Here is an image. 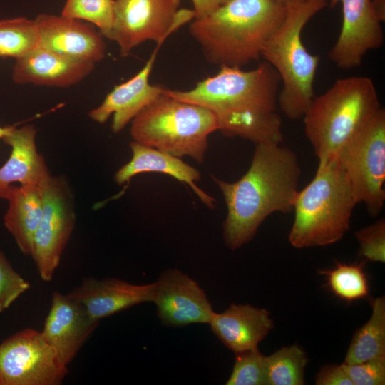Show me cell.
Here are the masks:
<instances>
[{
    "label": "cell",
    "instance_id": "cell-20",
    "mask_svg": "<svg viewBox=\"0 0 385 385\" xmlns=\"http://www.w3.org/2000/svg\"><path fill=\"white\" fill-rule=\"evenodd\" d=\"M208 324L235 354L258 348L260 342L274 327L267 309L248 304H231L223 312H214Z\"/></svg>",
    "mask_w": 385,
    "mask_h": 385
},
{
    "label": "cell",
    "instance_id": "cell-28",
    "mask_svg": "<svg viewBox=\"0 0 385 385\" xmlns=\"http://www.w3.org/2000/svg\"><path fill=\"white\" fill-rule=\"evenodd\" d=\"M225 384H266L265 356L258 348L235 353L232 371Z\"/></svg>",
    "mask_w": 385,
    "mask_h": 385
},
{
    "label": "cell",
    "instance_id": "cell-23",
    "mask_svg": "<svg viewBox=\"0 0 385 385\" xmlns=\"http://www.w3.org/2000/svg\"><path fill=\"white\" fill-rule=\"evenodd\" d=\"M371 307V316L355 332L344 364H354L385 357V298L374 299Z\"/></svg>",
    "mask_w": 385,
    "mask_h": 385
},
{
    "label": "cell",
    "instance_id": "cell-26",
    "mask_svg": "<svg viewBox=\"0 0 385 385\" xmlns=\"http://www.w3.org/2000/svg\"><path fill=\"white\" fill-rule=\"evenodd\" d=\"M38 45L35 20L17 17L0 20V57L19 58Z\"/></svg>",
    "mask_w": 385,
    "mask_h": 385
},
{
    "label": "cell",
    "instance_id": "cell-10",
    "mask_svg": "<svg viewBox=\"0 0 385 385\" xmlns=\"http://www.w3.org/2000/svg\"><path fill=\"white\" fill-rule=\"evenodd\" d=\"M68 372L41 332L26 329L0 344V385H58Z\"/></svg>",
    "mask_w": 385,
    "mask_h": 385
},
{
    "label": "cell",
    "instance_id": "cell-22",
    "mask_svg": "<svg viewBox=\"0 0 385 385\" xmlns=\"http://www.w3.org/2000/svg\"><path fill=\"white\" fill-rule=\"evenodd\" d=\"M6 200L9 207L4 217V225L20 250L31 255L34 237L43 215L42 187L13 186Z\"/></svg>",
    "mask_w": 385,
    "mask_h": 385
},
{
    "label": "cell",
    "instance_id": "cell-31",
    "mask_svg": "<svg viewBox=\"0 0 385 385\" xmlns=\"http://www.w3.org/2000/svg\"><path fill=\"white\" fill-rule=\"evenodd\" d=\"M342 365L353 385L385 384V357L354 364L342 363Z\"/></svg>",
    "mask_w": 385,
    "mask_h": 385
},
{
    "label": "cell",
    "instance_id": "cell-12",
    "mask_svg": "<svg viewBox=\"0 0 385 385\" xmlns=\"http://www.w3.org/2000/svg\"><path fill=\"white\" fill-rule=\"evenodd\" d=\"M339 3L342 24L329 58L337 67L346 70L360 66L369 51L379 48L384 43V33L371 0H328L332 7Z\"/></svg>",
    "mask_w": 385,
    "mask_h": 385
},
{
    "label": "cell",
    "instance_id": "cell-8",
    "mask_svg": "<svg viewBox=\"0 0 385 385\" xmlns=\"http://www.w3.org/2000/svg\"><path fill=\"white\" fill-rule=\"evenodd\" d=\"M358 204L377 216L385 202V111L376 115L337 154Z\"/></svg>",
    "mask_w": 385,
    "mask_h": 385
},
{
    "label": "cell",
    "instance_id": "cell-17",
    "mask_svg": "<svg viewBox=\"0 0 385 385\" xmlns=\"http://www.w3.org/2000/svg\"><path fill=\"white\" fill-rule=\"evenodd\" d=\"M154 282L133 284L115 278H86L68 295L86 308L90 317L101 319L140 303L152 302Z\"/></svg>",
    "mask_w": 385,
    "mask_h": 385
},
{
    "label": "cell",
    "instance_id": "cell-13",
    "mask_svg": "<svg viewBox=\"0 0 385 385\" xmlns=\"http://www.w3.org/2000/svg\"><path fill=\"white\" fill-rule=\"evenodd\" d=\"M152 302L163 326L209 324L215 312L205 291L177 269L163 271L154 282Z\"/></svg>",
    "mask_w": 385,
    "mask_h": 385
},
{
    "label": "cell",
    "instance_id": "cell-30",
    "mask_svg": "<svg viewBox=\"0 0 385 385\" xmlns=\"http://www.w3.org/2000/svg\"><path fill=\"white\" fill-rule=\"evenodd\" d=\"M30 287L17 273L0 249V313L3 312Z\"/></svg>",
    "mask_w": 385,
    "mask_h": 385
},
{
    "label": "cell",
    "instance_id": "cell-18",
    "mask_svg": "<svg viewBox=\"0 0 385 385\" xmlns=\"http://www.w3.org/2000/svg\"><path fill=\"white\" fill-rule=\"evenodd\" d=\"M36 135L34 126L26 125L14 127L2 138L11 151L0 168V198L7 199L14 183L42 186L51 176L43 156L37 150Z\"/></svg>",
    "mask_w": 385,
    "mask_h": 385
},
{
    "label": "cell",
    "instance_id": "cell-27",
    "mask_svg": "<svg viewBox=\"0 0 385 385\" xmlns=\"http://www.w3.org/2000/svg\"><path fill=\"white\" fill-rule=\"evenodd\" d=\"M61 15L88 21L107 38L113 21V0H67Z\"/></svg>",
    "mask_w": 385,
    "mask_h": 385
},
{
    "label": "cell",
    "instance_id": "cell-11",
    "mask_svg": "<svg viewBox=\"0 0 385 385\" xmlns=\"http://www.w3.org/2000/svg\"><path fill=\"white\" fill-rule=\"evenodd\" d=\"M43 210L31 256L43 281H50L76 223L73 194L63 176L51 175L41 186Z\"/></svg>",
    "mask_w": 385,
    "mask_h": 385
},
{
    "label": "cell",
    "instance_id": "cell-5",
    "mask_svg": "<svg viewBox=\"0 0 385 385\" xmlns=\"http://www.w3.org/2000/svg\"><path fill=\"white\" fill-rule=\"evenodd\" d=\"M357 204L337 159L319 160L314 177L297 193L290 244L307 248L338 242L349 230Z\"/></svg>",
    "mask_w": 385,
    "mask_h": 385
},
{
    "label": "cell",
    "instance_id": "cell-1",
    "mask_svg": "<svg viewBox=\"0 0 385 385\" xmlns=\"http://www.w3.org/2000/svg\"><path fill=\"white\" fill-rule=\"evenodd\" d=\"M280 78L264 61L256 68L220 67L188 91L165 88L176 99L206 108L225 136L253 142L282 143V119L277 113Z\"/></svg>",
    "mask_w": 385,
    "mask_h": 385
},
{
    "label": "cell",
    "instance_id": "cell-6",
    "mask_svg": "<svg viewBox=\"0 0 385 385\" xmlns=\"http://www.w3.org/2000/svg\"><path fill=\"white\" fill-rule=\"evenodd\" d=\"M328 6V0H303L287 4L284 21L267 41L262 58L277 72L282 88L277 104L290 120L303 117L315 97L314 83L320 61L304 46L306 24Z\"/></svg>",
    "mask_w": 385,
    "mask_h": 385
},
{
    "label": "cell",
    "instance_id": "cell-24",
    "mask_svg": "<svg viewBox=\"0 0 385 385\" xmlns=\"http://www.w3.org/2000/svg\"><path fill=\"white\" fill-rule=\"evenodd\" d=\"M364 263L336 262L332 269L319 270L327 279V287L338 298L352 302L366 298L369 285Z\"/></svg>",
    "mask_w": 385,
    "mask_h": 385
},
{
    "label": "cell",
    "instance_id": "cell-15",
    "mask_svg": "<svg viewBox=\"0 0 385 385\" xmlns=\"http://www.w3.org/2000/svg\"><path fill=\"white\" fill-rule=\"evenodd\" d=\"M163 43L164 41L157 43L142 69L128 81L116 85L103 102L88 113L91 120L103 124L113 114L111 130L118 133L144 108L163 93V86L151 85L149 82L156 56Z\"/></svg>",
    "mask_w": 385,
    "mask_h": 385
},
{
    "label": "cell",
    "instance_id": "cell-4",
    "mask_svg": "<svg viewBox=\"0 0 385 385\" xmlns=\"http://www.w3.org/2000/svg\"><path fill=\"white\" fill-rule=\"evenodd\" d=\"M381 108L376 86L367 76L337 79L315 96L302 118L305 135L318 160L336 158Z\"/></svg>",
    "mask_w": 385,
    "mask_h": 385
},
{
    "label": "cell",
    "instance_id": "cell-34",
    "mask_svg": "<svg viewBox=\"0 0 385 385\" xmlns=\"http://www.w3.org/2000/svg\"><path fill=\"white\" fill-rule=\"evenodd\" d=\"M374 11L382 23L385 20V0H371Z\"/></svg>",
    "mask_w": 385,
    "mask_h": 385
},
{
    "label": "cell",
    "instance_id": "cell-33",
    "mask_svg": "<svg viewBox=\"0 0 385 385\" xmlns=\"http://www.w3.org/2000/svg\"><path fill=\"white\" fill-rule=\"evenodd\" d=\"M193 5L195 18L203 17L219 6L225 4L228 0H191Z\"/></svg>",
    "mask_w": 385,
    "mask_h": 385
},
{
    "label": "cell",
    "instance_id": "cell-2",
    "mask_svg": "<svg viewBox=\"0 0 385 385\" xmlns=\"http://www.w3.org/2000/svg\"><path fill=\"white\" fill-rule=\"evenodd\" d=\"M301 168L297 155L280 143L255 144L247 171L230 183L212 175L227 207L223 223L226 246L235 250L250 242L272 213L293 210Z\"/></svg>",
    "mask_w": 385,
    "mask_h": 385
},
{
    "label": "cell",
    "instance_id": "cell-3",
    "mask_svg": "<svg viewBox=\"0 0 385 385\" xmlns=\"http://www.w3.org/2000/svg\"><path fill=\"white\" fill-rule=\"evenodd\" d=\"M286 13L287 4L279 0H228L210 14L194 18L189 32L209 63L243 68L262 58Z\"/></svg>",
    "mask_w": 385,
    "mask_h": 385
},
{
    "label": "cell",
    "instance_id": "cell-35",
    "mask_svg": "<svg viewBox=\"0 0 385 385\" xmlns=\"http://www.w3.org/2000/svg\"><path fill=\"white\" fill-rule=\"evenodd\" d=\"M15 126H0V139H2L5 135L9 133Z\"/></svg>",
    "mask_w": 385,
    "mask_h": 385
},
{
    "label": "cell",
    "instance_id": "cell-36",
    "mask_svg": "<svg viewBox=\"0 0 385 385\" xmlns=\"http://www.w3.org/2000/svg\"><path fill=\"white\" fill-rule=\"evenodd\" d=\"M279 1L287 4H289V3L300 1H303V0H279Z\"/></svg>",
    "mask_w": 385,
    "mask_h": 385
},
{
    "label": "cell",
    "instance_id": "cell-21",
    "mask_svg": "<svg viewBox=\"0 0 385 385\" xmlns=\"http://www.w3.org/2000/svg\"><path fill=\"white\" fill-rule=\"evenodd\" d=\"M130 148L132 151L130 160L115 173L117 184L129 182L140 173H162L187 184L204 204L211 209L215 208L216 200L214 197L195 183L201 179V173L196 168L183 162L180 158L134 140L130 143Z\"/></svg>",
    "mask_w": 385,
    "mask_h": 385
},
{
    "label": "cell",
    "instance_id": "cell-29",
    "mask_svg": "<svg viewBox=\"0 0 385 385\" xmlns=\"http://www.w3.org/2000/svg\"><path fill=\"white\" fill-rule=\"evenodd\" d=\"M360 249L359 255L366 261L385 262V220L381 218L355 233Z\"/></svg>",
    "mask_w": 385,
    "mask_h": 385
},
{
    "label": "cell",
    "instance_id": "cell-16",
    "mask_svg": "<svg viewBox=\"0 0 385 385\" xmlns=\"http://www.w3.org/2000/svg\"><path fill=\"white\" fill-rule=\"evenodd\" d=\"M98 323L79 302L68 294L53 292L41 334L68 366Z\"/></svg>",
    "mask_w": 385,
    "mask_h": 385
},
{
    "label": "cell",
    "instance_id": "cell-32",
    "mask_svg": "<svg viewBox=\"0 0 385 385\" xmlns=\"http://www.w3.org/2000/svg\"><path fill=\"white\" fill-rule=\"evenodd\" d=\"M317 385H353L342 365L327 364L318 372Z\"/></svg>",
    "mask_w": 385,
    "mask_h": 385
},
{
    "label": "cell",
    "instance_id": "cell-25",
    "mask_svg": "<svg viewBox=\"0 0 385 385\" xmlns=\"http://www.w3.org/2000/svg\"><path fill=\"white\" fill-rule=\"evenodd\" d=\"M308 358L298 345L284 346L265 356L266 384L302 385Z\"/></svg>",
    "mask_w": 385,
    "mask_h": 385
},
{
    "label": "cell",
    "instance_id": "cell-19",
    "mask_svg": "<svg viewBox=\"0 0 385 385\" xmlns=\"http://www.w3.org/2000/svg\"><path fill=\"white\" fill-rule=\"evenodd\" d=\"M94 65L37 47L16 59L12 79L17 84L68 88L87 77Z\"/></svg>",
    "mask_w": 385,
    "mask_h": 385
},
{
    "label": "cell",
    "instance_id": "cell-7",
    "mask_svg": "<svg viewBox=\"0 0 385 385\" xmlns=\"http://www.w3.org/2000/svg\"><path fill=\"white\" fill-rule=\"evenodd\" d=\"M130 123L134 141L178 158L189 156L199 164L205 160L209 135L218 130L211 111L170 96L165 90Z\"/></svg>",
    "mask_w": 385,
    "mask_h": 385
},
{
    "label": "cell",
    "instance_id": "cell-14",
    "mask_svg": "<svg viewBox=\"0 0 385 385\" xmlns=\"http://www.w3.org/2000/svg\"><path fill=\"white\" fill-rule=\"evenodd\" d=\"M34 20L38 31V48L93 63L105 57L104 37L91 24L48 14H38Z\"/></svg>",
    "mask_w": 385,
    "mask_h": 385
},
{
    "label": "cell",
    "instance_id": "cell-9",
    "mask_svg": "<svg viewBox=\"0 0 385 385\" xmlns=\"http://www.w3.org/2000/svg\"><path fill=\"white\" fill-rule=\"evenodd\" d=\"M181 0H113V21L106 38L115 41L122 57L147 41H165L195 18L180 9Z\"/></svg>",
    "mask_w": 385,
    "mask_h": 385
}]
</instances>
